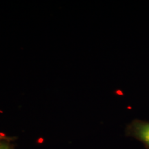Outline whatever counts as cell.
I'll return each mask as SVG.
<instances>
[{
    "mask_svg": "<svg viewBox=\"0 0 149 149\" xmlns=\"http://www.w3.org/2000/svg\"><path fill=\"white\" fill-rule=\"evenodd\" d=\"M133 135L149 147V122L136 120L130 128Z\"/></svg>",
    "mask_w": 149,
    "mask_h": 149,
    "instance_id": "obj_1",
    "label": "cell"
},
{
    "mask_svg": "<svg viewBox=\"0 0 149 149\" xmlns=\"http://www.w3.org/2000/svg\"><path fill=\"white\" fill-rule=\"evenodd\" d=\"M0 149H10V148L8 144H4V143H0Z\"/></svg>",
    "mask_w": 149,
    "mask_h": 149,
    "instance_id": "obj_2",
    "label": "cell"
}]
</instances>
